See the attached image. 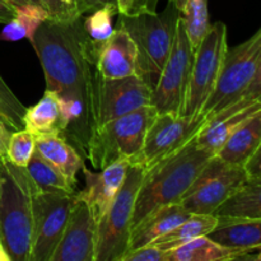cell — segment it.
Instances as JSON below:
<instances>
[{"mask_svg":"<svg viewBox=\"0 0 261 261\" xmlns=\"http://www.w3.org/2000/svg\"><path fill=\"white\" fill-rule=\"evenodd\" d=\"M15 17V8L7 0H0V23H8Z\"/></svg>","mask_w":261,"mask_h":261,"instance_id":"74e56055","label":"cell"},{"mask_svg":"<svg viewBox=\"0 0 261 261\" xmlns=\"http://www.w3.org/2000/svg\"><path fill=\"white\" fill-rule=\"evenodd\" d=\"M115 4L117 5V0H74L73 7L79 15H83L87 12H93L103 5Z\"/></svg>","mask_w":261,"mask_h":261,"instance_id":"d590c367","label":"cell"},{"mask_svg":"<svg viewBox=\"0 0 261 261\" xmlns=\"http://www.w3.org/2000/svg\"><path fill=\"white\" fill-rule=\"evenodd\" d=\"M31 43L42 65L47 89L88 102L98 48L87 36L82 17L47 19L36 31Z\"/></svg>","mask_w":261,"mask_h":261,"instance_id":"6da1fadb","label":"cell"},{"mask_svg":"<svg viewBox=\"0 0 261 261\" xmlns=\"http://www.w3.org/2000/svg\"><path fill=\"white\" fill-rule=\"evenodd\" d=\"M35 184L24 167L0 158V241L10 261H30Z\"/></svg>","mask_w":261,"mask_h":261,"instance_id":"3957f363","label":"cell"},{"mask_svg":"<svg viewBox=\"0 0 261 261\" xmlns=\"http://www.w3.org/2000/svg\"><path fill=\"white\" fill-rule=\"evenodd\" d=\"M121 261H168L167 251L155 245L149 244L139 249L130 250L122 256Z\"/></svg>","mask_w":261,"mask_h":261,"instance_id":"1f68e13d","label":"cell"},{"mask_svg":"<svg viewBox=\"0 0 261 261\" xmlns=\"http://www.w3.org/2000/svg\"><path fill=\"white\" fill-rule=\"evenodd\" d=\"M15 18L24 25L25 31H27V38L31 42L38 27L43 22L50 19V14L42 5H40L38 3H33V4L15 8Z\"/></svg>","mask_w":261,"mask_h":261,"instance_id":"4dcf8cb0","label":"cell"},{"mask_svg":"<svg viewBox=\"0 0 261 261\" xmlns=\"http://www.w3.org/2000/svg\"><path fill=\"white\" fill-rule=\"evenodd\" d=\"M178 17L173 3L163 13L120 14L117 27L124 28L137 46L138 76L152 89L172 48Z\"/></svg>","mask_w":261,"mask_h":261,"instance_id":"277c9868","label":"cell"},{"mask_svg":"<svg viewBox=\"0 0 261 261\" xmlns=\"http://www.w3.org/2000/svg\"><path fill=\"white\" fill-rule=\"evenodd\" d=\"M36 150L75 185L76 173L84 165L83 158L60 132L36 135Z\"/></svg>","mask_w":261,"mask_h":261,"instance_id":"ffe728a7","label":"cell"},{"mask_svg":"<svg viewBox=\"0 0 261 261\" xmlns=\"http://www.w3.org/2000/svg\"><path fill=\"white\" fill-rule=\"evenodd\" d=\"M61 2H63L64 4H66V5H73L74 0H61Z\"/></svg>","mask_w":261,"mask_h":261,"instance_id":"ee69618b","label":"cell"},{"mask_svg":"<svg viewBox=\"0 0 261 261\" xmlns=\"http://www.w3.org/2000/svg\"><path fill=\"white\" fill-rule=\"evenodd\" d=\"M261 143V110L245 120L229 135L217 157L227 163L245 167Z\"/></svg>","mask_w":261,"mask_h":261,"instance_id":"d6986e66","label":"cell"},{"mask_svg":"<svg viewBox=\"0 0 261 261\" xmlns=\"http://www.w3.org/2000/svg\"><path fill=\"white\" fill-rule=\"evenodd\" d=\"M245 257H247V259H255V260H260L261 261V251H259V254L256 255V256H245Z\"/></svg>","mask_w":261,"mask_h":261,"instance_id":"7bdbcfd3","label":"cell"},{"mask_svg":"<svg viewBox=\"0 0 261 261\" xmlns=\"http://www.w3.org/2000/svg\"><path fill=\"white\" fill-rule=\"evenodd\" d=\"M137 46L129 33L121 27L101 46L96 63V71L106 79H119L138 75Z\"/></svg>","mask_w":261,"mask_h":261,"instance_id":"2e32d148","label":"cell"},{"mask_svg":"<svg viewBox=\"0 0 261 261\" xmlns=\"http://www.w3.org/2000/svg\"><path fill=\"white\" fill-rule=\"evenodd\" d=\"M259 110H261L260 102L249 106H241L239 103L231 105L219 114L205 120L201 129L196 134V142L200 147L217 154L236 127Z\"/></svg>","mask_w":261,"mask_h":261,"instance_id":"e0dca14e","label":"cell"},{"mask_svg":"<svg viewBox=\"0 0 261 261\" xmlns=\"http://www.w3.org/2000/svg\"><path fill=\"white\" fill-rule=\"evenodd\" d=\"M129 167L130 162L126 160L116 161L99 170V172L89 171L84 165L82 167L86 186L76 194V198L89 206L97 222L111 205L117 191L124 184Z\"/></svg>","mask_w":261,"mask_h":261,"instance_id":"9a60e30c","label":"cell"},{"mask_svg":"<svg viewBox=\"0 0 261 261\" xmlns=\"http://www.w3.org/2000/svg\"><path fill=\"white\" fill-rule=\"evenodd\" d=\"M36 150V137L27 129L13 132L8 142L5 158L18 167H27Z\"/></svg>","mask_w":261,"mask_h":261,"instance_id":"f546056e","label":"cell"},{"mask_svg":"<svg viewBox=\"0 0 261 261\" xmlns=\"http://www.w3.org/2000/svg\"><path fill=\"white\" fill-rule=\"evenodd\" d=\"M23 38H27V31H25L24 25L15 17L5 23V27L0 32V41L15 42V41L23 40Z\"/></svg>","mask_w":261,"mask_h":261,"instance_id":"e575fe53","label":"cell"},{"mask_svg":"<svg viewBox=\"0 0 261 261\" xmlns=\"http://www.w3.org/2000/svg\"><path fill=\"white\" fill-rule=\"evenodd\" d=\"M0 261H10L9 257H8L7 252H5L4 247H3L2 241H0Z\"/></svg>","mask_w":261,"mask_h":261,"instance_id":"b9f144b4","label":"cell"},{"mask_svg":"<svg viewBox=\"0 0 261 261\" xmlns=\"http://www.w3.org/2000/svg\"><path fill=\"white\" fill-rule=\"evenodd\" d=\"M171 2L173 3V5H175L176 8H177L178 12H182L184 8H185L186 3H188V0H171Z\"/></svg>","mask_w":261,"mask_h":261,"instance_id":"60d3db41","label":"cell"},{"mask_svg":"<svg viewBox=\"0 0 261 261\" xmlns=\"http://www.w3.org/2000/svg\"><path fill=\"white\" fill-rule=\"evenodd\" d=\"M12 133L13 132L8 129L4 122L0 121V158H5L8 142H9V137Z\"/></svg>","mask_w":261,"mask_h":261,"instance_id":"f35d334b","label":"cell"},{"mask_svg":"<svg viewBox=\"0 0 261 261\" xmlns=\"http://www.w3.org/2000/svg\"><path fill=\"white\" fill-rule=\"evenodd\" d=\"M74 201V193H35L30 261L51 260L68 223Z\"/></svg>","mask_w":261,"mask_h":261,"instance_id":"7c38bea8","label":"cell"},{"mask_svg":"<svg viewBox=\"0 0 261 261\" xmlns=\"http://www.w3.org/2000/svg\"><path fill=\"white\" fill-rule=\"evenodd\" d=\"M157 114L155 107L148 105L92 129L86 148L92 166L102 170L120 160L132 163L142 150L148 127Z\"/></svg>","mask_w":261,"mask_h":261,"instance_id":"5b68a950","label":"cell"},{"mask_svg":"<svg viewBox=\"0 0 261 261\" xmlns=\"http://www.w3.org/2000/svg\"><path fill=\"white\" fill-rule=\"evenodd\" d=\"M181 17L184 19L185 32L191 48L196 51L211 27L208 0H188L185 8L181 12Z\"/></svg>","mask_w":261,"mask_h":261,"instance_id":"4316f807","label":"cell"},{"mask_svg":"<svg viewBox=\"0 0 261 261\" xmlns=\"http://www.w3.org/2000/svg\"><path fill=\"white\" fill-rule=\"evenodd\" d=\"M148 105H152V88L142 78L106 79L94 70L88 89L91 130Z\"/></svg>","mask_w":261,"mask_h":261,"instance_id":"52a82bcc","label":"cell"},{"mask_svg":"<svg viewBox=\"0 0 261 261\" xmlns=\"http://www.w3.org/2000/svg\"><path fill=\"white\" fill-rule=\"evenodd\" d=\"M194 54L195 51L189 42L180 13L172 48L158 76L157 83L152 89V105L158 114L171 112L181 115L184 98L190 81Z\"/></svg>","mask_w":261,"mask_h":261,"instance_id":"8fae6325","label":"cell"},{"mask_svg":"<svg viewBox=\"0 0 261 261\" xmlns=\"http://www.w3.org/2000/svg\"><path fill=\"white\" fill-rule=\"evenodd\" d=\"M116 13H119L117 5H103V7L93 10V13L83 20L84 31H86L89 40L98 48V51L101 46L114 33L115 30L112 27V18Z\"/></svg>","mask_w":261,"mask_h":261,"instance_id":"83f0119b","label":"cell"},{"mask_svg":"<svg viewBox=\"0 0 261 261\" xmlns=\"http://www.w3.org/2000/svg\"><path fill=\"white\" fill-rule=\"evenodd\" d=\"M144 172L143 166L130 165L124 184L97 222L94 261H121L127 252L135 200Z\"/></svg>","mask_w":261,"mask_h":261,"instance_id":"8992f818","label":"cell"},{"mask_svg":"<svg viewBox=\"0 0 261 261\" xmlns=\"http://www.w3.org/2000/svg\"><path fill=\"white\" fill-rule=\"evenodd\" d=\"M227 51L228 43L226 24L222 22L211 24L205 37L194 54L190 81L184 98L181 115L201 116V110L219 78Z\"/></svg>","mask_w":261,"mask_h":261,"instance_id":"9c48e42d","label":"cell"},{"mask_svg":"<svg viewBox=\"0 0 261 261\" xmlns=\"http://www.w3.org/2000/svg\"><path fill=\"white\" fill-rule=\"evenodd\" d=\"M245 170H246L249 177H255V176H261V143L259 148L256 149V152L254 153L251 158H250L249 162L245 166Z\"/></svg>","mask_w":261,"mask_h":261,"instance_id":"8d00e7d4","label":"cell"},{"mask_svg":"<svg viewBox=\"0 0 261 261\" xmlns=\"http://www.w3.org/2000/svg\"><path fill=\"white\" fill-rule=\"evenodd\" d=\"M256 102L261 103V59L254 79L246 88V91L240 97L239 101L234 102V103H239L241 106H249V105L256 103Z\"/></svg>","mask_w":261,"mask_h":261,"instance_id":"836d02e7","label":"cell"},{"mask_svg":"<svg viewBox=\"0 0 261 261\" xmlns=\"http://www.w3.org/2000/svg\"><path fill=\"white\" fill-rule=\"evenodd\" d=\"M204 122L205 119L201 116L194 117L171 112L157 114L148 127L142 150L130 165L150 167L188 144L198 134Z\"/></svg>","mask_w":261,"mask_h":261,"instance_id":"4fadbf2b","label":"cell"},{"mask_svg":"<svg viewBox=\"0 0 261 261\" xmlns=\"http://www.w3.org/2000/svg\"><path fill=\"white\" fill-rule=\"evenodd\" d=\"M261 59V27L247 41L228 50L213 92L201 110L205 120L240 99L256 74Z\"/></svg>","mask_w":261,"mask_h":261,"instance_id":"ba28073f","label":"cell"},{"mask_svg":"<svg viewBox=\"0 0 261 261\" xmlns=\"http://www.w3.org/2000/svg\"><path fill=\"white\" fill-rule=\"evenodd\" d=\"M249 178L245 167L227 163L214 155L204 166L180 204L190 213L214 214Z\"/></svg>","mask_w":261,"mask_h":261,"instance_id":"30bf717a","label":"cell"},{"mask_svg":"<svg viewBox=\"0 0 261 261\" xmlns=\"http://www.w3.org/2000/svg\"><path fill=\"white\" fill-rule=\"evenodd\" d=\"M218 217L214 214L191 213L182 223L161 236L152 244L165 251H171L186 242H190L191 240L208 236L218 226Z\"/></svg>","mask_w":261,"mask_h":261,"instance_id":"cb8c5ba5","label":"cell"},{"mask_svg":"<svg viewBox=\"0 0 261 261\" xmlns=\"http://www.w3.org/2000/svg\"><path fill=\"white\" fill-rule=\"evenodd\" d=\"M25 170L36 189L41 193H74V185L66 176L37 150H35Z\"/></svg>","mask_w":261,"mask_h":261,"instance_id":"484cf974","label":"cell"},{"mask_svg":"<svg viewBox=\"0 0 261 261\" xmlns=\"http://www.w3.org/2000/svg\"><path fill=\"white\" fill-rule=\"evenodd\" d=\"M96 239V218L75 194L68 223L50 261H94Z\"/></svg>","mask_w":261,"mask_h":261,"instance_id":"5bb4252c","label":"cell"},{"mask_svg":"<svg viewBox=\"0 0 261 261\" xmlns=\"http://www.w3.org/2000/svg\"><path fill=\"white\" fill-rule=\"evenodd\" d=\"M24 112L25 107L0 75V121L4 122L10 132L22 130L24 129Z\"/></svg>","mask_w":261,"mask_h":261,"instance_id":"f1b7e54d","label":"cell"},{"mask_svg":"<svg viewBox=\"0 0 261 261\" xmlns=\"http://www.w3.org/2000/svg\"><path fill=\"white\" fill-rule=\"evenodd\" d=\"M9 4H12L14 8L22 7V5H27V4H33V3H38L37 0H7Z\"/></svg>","mask_w":261,"mask_h":261,"instance_id":"ab89813d","label":"cell"},{"mask_svg":"<svg viewBox=\"0 0 261 261\" xmlns=\"http://www.w3.org/2000/svg\"><path fill=\"white\" fill-rule=\"evenodd\" d=\"M190 214V212L186 211L180 203L158 206L147 214L137 226L133 227L127 251L152 244L161 236L182 223Z\"/></svg>","mask_w":261,"mask_h":261,"instance_id":"ac0fdd59","label":"cell"},{"mask_svg":"<svg viewBox=\"0 0 261 261\" xmlns=\"http://www.w3.org/2000/svg\"><path fill=\"white\" fill-rule=\"evenodd\" d=\"M214 155L198 144L195 135L175 153L145 168L135 200L132 228L158 206L180 203L196 176Z\"/></svg>","mask_w":261,"mask_h":261,"instance_id":"7a4b0ae2","label":"cell"},{"mask_svg":"<svg viewBox=\"0 0 261 261\" xmlns=\"http://www.w3.org/2000/svg\"><path fill=\"white\" fill-rule=\"evenodd\" d=\"M218 226L208 234L223 246L250 252L261 246V218H218Z\"/></svg>","mask_w":261,"mask_h":261,"instance_id":"44dd1931","label":"cell"},{"mask_svg":"<svg viewBox=\"0 0 261 261\" xmlns=\"http://www.w3.org/2000/svg\"><path fill=\"white\" fill-rule=\"evenodd\" d=\"M50 14V19H64L70 17H82L75 12L73 5L64 4L61 0H37Z\"/></svg>","mask_w":261,"mask_h":261,"instance_id":"d6a6232c","label":"cell"},{"mask_svg":"<svg viewBox=\"0 0 261 261\" xmlns=\"http://www.w3.org/2000/svg\"><path fill=\"white\" fill-rule=\"evenodd\" d=\"M218 218H261V176L249 177L242 188L219 206Z\"/></svg>","mask_w":261,"mask_h":261,"instance_id":"603a6c76","label":"cell"},{"mask_svg":"<svg viewBox=\"0 0 261 261\" xmlns=\"http://www.w3.org/2000/svg\"><path fill=\"white\" fill-rule=\"evenodd\" d=\"M23 121L24 129L32 133L35 137L45 133L60 132L58 94L46 89L42 98L35 106L25 109Z\"/></svg>","mask_w":261,"mask_h":261,"instance_id":"d4e9b609","label":"cell"},{"mask_svg":"<svg viewBox=\"0 0 261 261\" xmlns=\"http://www.w3.org/2000/svg\"><path fill=\"white\" fill-rule=\"evenodd\" d=\"M249 252L223 246L208 236H201L167 251L168 261H227L244 259Z\"/></svg>","mask_w":261,"mask_h":261,"instance_id":"7402d4cb","label":"cell"}]
</instances>
